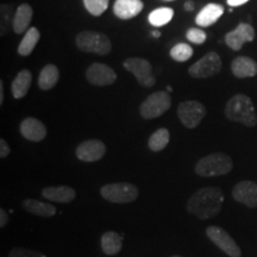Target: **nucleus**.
I'll return each instance as SVG.
<instances>
[{
    "instance_id": "1",
    "label": "nucleus",
    "mask_w": 257,
    "mask_h": 257,
    "mask_svg": "<svg viewBox=\"0 0 257 257\" xmlns=\"http://www.w3.org/2000/svg\"><path fill=\"white\" fill-rule=\"evenodd\" d=\"M224 204V193L218 187H204L198 189L189 197L187 212L199 219L206 220L219 213Z\"/></svg>"
},
{
    "instance_id": "2",
    "label": "nucleus",
    "mask_w": 257,
    "mask_h": 257,
    "mask_svg": "<svg viewBox=\"0 0 257 257\" xmlns=\"http://www.w3.org/2000/svg\"><path fill=\"white\" fill-rule=\"evenodd\" d=\"M225 115L231 121L244 124L248 127H253L257 124L255 106L251 99L245 94H237L227 101Z\"/></svg>"
},
{
    "instance_id": "3",
    "label": "nucleus",
    "mask_w": 257,
    "mask_h": 257,
    "mask_svg": "<svg viewBox=\"0 0 257 257\" xmlns=\"http://www.w3.org/2000/svg\"><path fill=\"white\" fill-rule=\"evenodd\" d=\"M233 168L231 157L223 153H214L202 157L195 165V173L202 178L229 174Z\"/></svg>"
},
{
    "instance_id": "4",
    "label": "nucleus",
    "mask_w": 257,
    "mask_h": 257,
    "mask_svg": "<svg viewBox=\"0 0 257 257\" xmlns=\"http://www.w3.org/2000/svg\"><path fill=\"white\" fill-rule=\"evenodd\" d=\"M76 46L85 53L107 55L111 51V41L106 35L95 31H83L76 36Z\"/></svg>"
},
{
    "instance_id": "5",
    "label": "nucleus",
    "mask_w": 257,
    "mask_h": 257,
    "mask_svg": "<svg viewBox=\"0 0 257 257\" xmlns=\"http://www.w3.org/2000/svg\"><path fill=\"white\" fill-rule=\"evenodd\" d=\"M100 194L105 200L113 204H128L136 200L140 195V191L130 182H117L102 186Z\"/></svg>"
},
{
    "instance_id": "6",
    "label": "nucleus",
    "mask_w": 257,
    "mask_h": 257,
    "mask_svg": "<svg viewBox=\"0 0 257 257\" xmlns=\"http://www.w3.org/2000/svg\"><path fill=\"white\" fill-rule=\"evenodd\" d=\"M172 99L168 92H155L150 94L140 106V113L144 119L159 118L170 108Z\"/></svg>"
},
{
    "instance_id": "7",
    "label": "nucleus",
    "mask_w": 257,
    "mask_h": 257,
    "mask_svg": "<svg viewBox=\"0 0 257 257\" xmlns=\"http://www.w3.org/2000/svg\"><path fill=\"white\" fill-rule=\"evenodd\" d=\"M124 68L133 73L143 87H153L155 85L156 79L153 74L152 64L149 61L141 57H130L124 62Z\"/></svg>"
},
{
    "instance_id": "8",
    "label": "nucleus",
    "mask_w": 257,
    "mask_h": 257,
    "mask_svg": "<svg viewBox=\"0 0 257 257\" xmlns=\"http://www.w3.org/2000/svg\"><path fill=\"white\" fill-rule=\"evenodd\" d=\"M206 114V108L197 100L184 101L179 105L178 115L181 123L188 128L197 127Z\"/></svg>"
},
{
    "instance_id": "9",
    "label": "nucleus",
    "mask_w": 257,
    "mask_h": 257,
    "mask_svg": "<svg viewBox=\"0 0 257 257\" xmlns=\"http://www.w3.org/2000/svg\"><path fill=\"white\" fill-rule=\"evenodd\" d=\"M221 69V60L217 53H208L198 62L189 67L188 73L192 78L205 79L216 75Z\"/></svg>"
},
{
    "instance_id": "10",
    "label": "nucleus",
    "mask_w": 257,
    "mask_h": 257,
    "mask_svg": "<svg viewBox=\"0 0 257 257\" xmlns=\"http://www.w3.org/2000/svg\"><path fill=\"white\" fill-rule=\"evenodd\" d=\"M206 236L210 238L212 243H214L220 250L230 257H240L242 251L240 248L234 242V239L226 232L224 229L219 226H208L206 229Z\"/></svg>"
},
{
    "instance_id": "11",
    "label": "nucleus",
    "mask_w": 257,
    "mask_h": 257,
    "mask_svg": "<svg viewBox=\"0 0 257 257\" xmlns=\"http://www.w3.org/2000/svg\"><path fill=\"white\" fill-rule=\"evenodd\" d=\"M86 78L92 85L108 86L117 80V74L111 67L104 63H93L86 72Z\"/></svg>"
},
{
    "instance_id": "12",
    "label": "nucleus",
    "mask_w": 257,
    "mask_h": 257,
    "mask_svg": "<svg viewBox=\"0 0 257 257\" xmlns=\"http://www.w3.org/2000/svg\"><path fill=\"white\" fill-rule=\"evenodd\" d=\"M232 198L237 202L245 205L250 208L257 207V184L250 180H244L234 185Z\"/></svg>"
},
{
    "instance_id": "13",
    "label": "nucleus",
    "mask_w": 257,
    "mask_h": 257,
    "mask_svg": "<svg viewBox=\"0 0 257 257\" xmlns=\"http://www.w3.org/2000/svg\"><path fill=\"white\" fill-rule=\"evenodd\" d=\"M106 153L105 144L99 140H88L76 148V157L82 162H95L102 159Z\"/></svg>"
},
{
    "instance_id": "14",
    "label": "nucleus",
    "mask_w": 257,
    "mask_h": 257,
    "mask_svg": "<svg viewBox=\"0 0 257 257\" xmlns=\"http://www.w3.org/2000/svg\"><path fill=\"white\" fill-rule=\"evenodd\" d=\"M255 38V30L250 24L240 23L234 30L230 31L225 36V43L232 50H240L246 42H251Z\"/></svg>"
},
{
    "instance_id": "15",
    "label": "nucleus",
    "mask_w": 257,
    "mask_h": 257,
    "mask_svg": "<svg viewBox=\"0 0 257 257\" xmlns=\"http://www.w3.org/2000/svg\"><path fill=\"white\" fill-rule=\"evenodd\" d=\"M21 134L24 138L31 142H41L47 136V127L41 120L36 118L28 117L22 121Z\"/></svg>"
},
{
    "instance_id": "16",
    "label": "nucleus",
    "mask_w": 257,
    "mask_h": 257,
    "mask_svg": "<svg viewBox=\"0 0 257 257\" xmlns=\"http://www.w3.org/2000/svg\"><path fill=\"white\" fill-rule=\"evenodd\" d=\"M42 197L61 204L72 202L76 197L75 189L68 186H57V187H46L42 189Z\"/></svg>"
},
{
    "instance_id": "17",
    "label": "nucleus",
    "mask_w": 257,
    "mask_h": 257,
    "mask_svg": "<svg viewBox=\"0 0 257 257\" xmlns=\"http://www.w3.org/2000/svg\"><path fill=\"white\" fill-rule=\"evenodd\" d=\"M143 3L141 0H115L113 12L119 19H131L142 12Z\"/></svg>"
},
{
    "instance_id": "18",
    "label": "nucleus",
    "mask_w": 257,
    "mask_h": 257,
    "mask_svg": "<svg viewBox=\"0 0 257 257\" xmlns=\"http://www.w3.org/2000/svg\"><path fill=\"white\" fill-rule=\"evenodd\" d=\"M231 70L236 78H252L257 74V63L246 56H239L231 63Z\"/></svg>"
},
{
    "instance_id": "19",
    "label": "nucleus",
    "mask_w": 257,
    "mask_h": 257,
    "mask_svg": "<svg viewBox=\"0 0 257 257\" xmlns=\"http://www.w3.org/2000/svg\"><path fill=\"white\" fill-rule=\"evenodd\" d=\"M224 14V8L219 4H208L199 12L195 23L201 28L211 27Z\"/></svg>"
},
{
    "instance_id": "20",
    "label": "nucleus",
    "mask_w": 257,
    "mask_h": 257,
    "mask_svg": "<svg viewBox=\"0 0 257 257\" xmlns=\"http://www.w3.org/2000/svg\"><path fill=\"white\" fill-rule=\"evenodd\" d=\"M32 15H34V11H32L30 5L22 4L19 6L14 16V19H12V28H14L15 32L23 34L31 23Z\"/></svg>"
},
{
    "instance_id": "21",
    "label": "nucleus",
    "mask_w": 257,
    "mask_h": 257,
    "mask_svg": "<svg viewBox=\"0 0 257 257\" xmlns=\"http://www.w3.org/2000/svg\"><path fill=\"white\" fill-rule=\"evenodd\" d=\"M23 208L25 211H28L29 213L44 218L53 217L56 213L55 206L48 204V202L36 200V199H27V200H24Z\"/></svg>"
},
{
    "instance_id": "22",
    "label": "nucleus",
    "mask_w": 257,
    "mask_h": 257,
    "mask_svg": "<svg viewBox=\"0 0 257 257\" xmlns=\"http://www.w3.org/2000/svg\"><path fill=\"white\" fill-rule=\"evenodd\" d=\"M32 81V75L31 72L28 69L22 70L18 73V75L16 76V79L12 81L11 91L12 94L16 99H22L28 94L29 89H30Z\"/></svg>"
},
{
    "instance_id": "23",
    "label": "nucleus",
    "mask_w": 257,
    "mask_h": 257,
    "mask_svg": "<svg viewBox=\"0 0 257 257\" xmlns=\"http://www.w3.org/2000/svg\"><path fill=\"white\" fill-rule=\"evenodd\" d=\"M121 236L119 233L114 232V231H107L101 236L100 239V244H101V249L104 253L108 256H113L119 253L121 250Z\"/></svg>"
},
{
    "instance_id": "24",
    "label": "nucleus",
    "mask_w": 257,
    "mask_h": 257,
    "mask_svg": "<svg viewBox=\"0 0 257 257\" xmlns=\"http://www.w3.org/2000/svg\"><path fill=\"white\" fill-rule=\"evenodd\" d=\"M59 78L60 73L55 64H48L41 70L40 78H38V86L43 91H48V89L55 87Z\"/></svg>"
},
{
    "instance_id": "25",
    "label": "nucleus",
    "mask_w": 257,
    "mask_h": 257,
    "mask_svg": "<svg viewBox=\"0 0 257 257\" xmlns=\"http://www.w3.org/2000/svg\"><path fill=\"white\" fill-rule=\"evenodd\" d=\"M41 34L36 28H30L25 32L23 40L18 46V53L22 56H29L37 46L38 41H40Z\"/></svg>"
},
{
    "instance_id": "26",
    "label": "nucleus",
    "mask_w": 257,
    "mask_h": 257,
    "mask_svg": "<svg viewBox=\"0 0 257 257\" xmlns=\"http://www.w3.org/2000/svg\"><path fill=\"white\" fill-rule=\"evenodd\" d=\"M173 17H174V11H173V9L160 8L150 12L148 19H149V23L152 24L153 27L160 28L168 24L173 19Z\"/></svg>"
},
{
    "instance_id": "27",
    "label": "nucleus",
    "mask_w": 257,
    "mask_h": 257,
    "mask_svg": "<svg viewBox=\"0 0 257 257\" xmlns=\"http://www.w3.org/2000/svg\"><path fill=\"white\" fill-rule=\"evenodd\" d=\"M169 143V131L167 128L162 127L155 131L149 138V148L152 152H161L168 146Z\"/></svg>"
},
{
    "instance_id": "28",
    "label": "nucleus",
    "mask_w": 257,
    "mask_h": 257,
    "mask_svg": "<svg viewBox=\"0 0 257 257\" xmlns=\"http://www.w3.org/2000/svg\"><path fill=\"white\" fill-rule=\"evenodd\" d=\"M192 55V47L186 43L176 44V46L173 47L172 50H170V56H172V59L178 61V62H186V61L191 59Z\"/></svg>"
},
{
    "instance_id": "29",
    "label": "nucleus",
    "mask_w": 257,
    "mask_h": 257,
    "mask_svg": "<svg viewBox=\"0 0 257 257\" xmlns=\"http://www.w3.org/2000/svg\"><path fill=\"white\" fill-rule=\"evenodd\" d=\"M83 5L89 14L98 17L107 10L108 0H83Z\"/></svg>"
},
{
    "instance_id": "30",
    "label": "nucleus",
    "mask_w": 257,
    "mask_h": 257,
    "mask_svg": "<svg viewBox=\"0 0 257 257\" xmlns=\"http://www.w3.org/2000/svg\"><path fill=\"white\" fill-rule=\"evenodd\" d=\"M186 37H187V40L191 41L192 43L202 44L205 41H206L207 35H206V32H205L204 30H201V29L192 28L187 31V34H186Z\"/></svg>"
},
{
    "instance_id": "31",
    "label": "nucleus",
    "mask_w": 257,
    "mask_h": 257,
    "mask_svg": "<svg viewBox=\"0 0 257 257\" xmlns=\"http://www.w3.org/2000/svg\"><path fill=\"white\" fill-rule=\"evenodd\" d=\"M9 257H46L43 253L35 251L31 249L25 248H15L9 253Z\"/></svg>"
},
{
    "instance_id": "32",
    "label": "nucleus",
    "mask_w": 257,
    "mask_h": 257,
    "mask_svg": "<svg viewBox=\"0 0 257 257\" xmlns=\"http://www.w3.org/2000/svg\"><path fill=\"white\" fill-rule=\"evenodd\" d=\"M10 153H11V149H10L8 142L5 140H0V157L5 159L10 155Z\"/></svg>"
},
{
    "instance_id": "33",
    "label": "nucleus",
    "mask_w": 257,
    "mask_h": 257,
    "mask_svg": "<svg viewBox=\"0 0 257 257\" xmlns=\"http://www.w3.org/2000/svg\"><path fill=\"white\" fill-rule=\"evenodd\" d=\"M9 223V217L8 213H6L5 210H0V227H5V225Z\"/></svg>"
},
{
    "instance_id": "34",
    "label": "nucleus",
    "mask_w": 257,
    "mask_h": 257,
    "mask_svg": "<svg viewBox=\"0 0 257 257\" xmlns=\"http://www.w3.org/2000/svg\"><path fill=\"white\" fill-rule=\"evenodd\" d=\"M248 2L249 0H227V5L231 6V8H236V6H240Z\"/></svg>"
},
{
    "instance_id": "35",
    "label": "nucleus",
    "mask_w": 257,
    "mask_h": 257,
    "mask_svg": "<svg viewBox=\"0 0 257 257\" xmlns=\"http://www.w3.org/2000/svg\"><path fill=\"white\" fill-rule=\"evenodd\" d=\"M185 9L186 11H193V10H194V5H193L192 2H186Z\"/></svg>"
},
{
    "instance_id": "36",
    "label": "nucleus",
    "mask_w": 257,
    "mask_h": 257,
    "mask_svg": "<svg viewBox=\"0 0 257 257\" xmlns=\"http://www.w3.org/2000/svg\"><path fill=\"white\" fill-rule=\"evenodd\" d=\"M4 102V89H3V81H0V104Z\"/></svg>"
},
{
    "instance_id": "37",
    "label": "nucleus",
    "mask_w": 257,
    "mask_h": 257,
    "mask_svg": "<svg viewBox=\"0 0 257 257\" xmlns=\"http://www.w3.org/2000/svg\"><path fill=\"white\" fill-rule=\"evenodd\" d=\"M152 35H153V37L159 38V37L161 36V32H160L159 30H155V31H153V32H152Z\"/></svg>"
},
{
    "instance_id": "38",
    "label": "nucleus",
    "mask_w": 257,
    "mask_h": 257,
    "mask_svg": "<svg viewBox=\"0 0 257 257\" xmlns=\"http://www.w3.org/2000/svg\"><path fill=\"white\" fill-rule=\"evenodd\" d=\"M167 91H168V92H172V91H173V88L170 87V86H168V87H167Z\"/></svg>"
},
{
    "instance_id": "39",
    "label": "nucleus",
    "mask_w": 257,
    "mask_h": 257,
    "mask_svg": "<svg viewBox=\"0 0 257 257\" xmlns=\"http://www.w3.org/2000/svg\"><path fill=\"white\" fill-rule=\"evenodd\" d=\"M172 257H182V256H180V255H174V256H172Z\"/></svg>"
},
{
    "instance_id": "40",
    "label": "nucleus",
    "mask_w": 257,
    "mask_h": 257,
    "mask_svg": "<svg viewBox=\"0 0 257 257\" xmlns=\"http://www.w3.org/2000/svg\"><path fill=\"white\" fill-rule=\"evenodd\" d=\"M169 2H170V0H169Z\"/></svg>"
}]
</instances>
